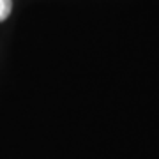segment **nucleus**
Returning a JSON list of instances; mask_svg holds the SVG:
<instances>
[{
  "label": "nucleus",
  "mask_w": 159,
  "mask_h": 159,
  "mask_svg": "<svg viewBox=\"0 0 159 159\" xmlns=\"http://www.w3.org/2000/svg\"><path fill=\"white\" fill-rule=\"evenodd\" d=\"M12 9V0H0V21L9 18Z\"/></svg>",
  "instance_id": "obj_1"
}]
</instances>
